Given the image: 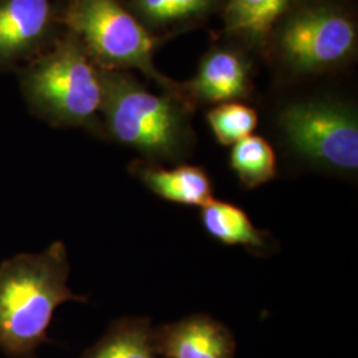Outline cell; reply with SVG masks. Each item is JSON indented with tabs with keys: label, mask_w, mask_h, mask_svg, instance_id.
I'll return each mask as SVG.
<instances>
[{
	"label": "cell",
	"mask_w": 358,
	"mask_h": 358,
	"mask_svg": "<svg viewBox=\"0 0 358 358\" xmlns=\"http://www.w3.org/2000/svg\"><path fill=\"white\" fill-rule=\"evenodd\" d=\"M69 269L63 242L0 264V350L6 356L35 358L38 346L51 341L47 332L56 308L88 301L69 289Z\"/></svg>",
	"instance_id": "obj_1"
},
{
	"label": "cell",
	"mask_w": 358,
	"mask_h": 358,
	"mask_svg": "<svg viewBox=\"0 0 358 358\" xmlns=\"http://www.w3.org/2000/svg\"><path fill=\"white\" fill-rule=\"evenodd\" d=\"M103 129L106 134L150 162H176L190 153L194 142L192 106L177 96L153 94L136 80L103 71Z\"/></svg>",
	"instance_id": "obj_2"
},
{
	"label": "cell",
	"mask_w": 358,
	"mask_h": 358,
	"mask_svg": "<svg viewBox=\"0 0 358 358\" xmlns=\"http://www.w3.org/2000/svg\"><path fill=\"white\" fill-rule=\"evenodd\" d=\"M31 110L53 127H94L103 106L101 69L72 34L22 80Z\"/></svg>",
	"instance_id": "obj_3"
},
{
	"label": "cell",
	"mask_w": 358,
	"mask_h": 358,
	"mask_svg": "<svg viewBox=\"0 0 358 358\" xmlns=\"http://www.w3.org/2000/svg\"><path fill=\"white\" fill-rule=\"evenodd\" d=\"M64 23L100 69H138L167 93L183 100L182 85L154 66L155 38L117 0H71Z\"/></svg>",
	"instance_id": "obj_4"
},
{
	"label": "cell",
	"mask_w": 358,
	"mask_h": 358,
	"mask_svg": "<svg viewBox=\"0 0 358 358\" xmlns=\"http://www.w3.org/2000/svg\"><path fill=\"white\" fill-rule=\"evenodd\" d=\"M279 128L294 153L315 166L357 171L358 122L352 106L334 100L289 103L279 115Z\"/></svg>",
	"instance_id": "obj_5"
},
{
	"label": "cell",
	"mask_w": 358,
	"mask_h": 358,
	"mask_svg": "<svg viewBox=\"0 0 358 358\" xmlns=\"http://www.w3.org/2000/svg\"><path fill=\"white\" fill-rule=\"evenodd\" d=\"M357 43L352 19L329 6H312L292 13L278 34L284 63L297 73H317L345 63Z\"/></svg>",
	"instance_id": "obj_6"
},
{
	"label": "cell",
	"mask_w": 358,
	"mask_h": 358,
	"mask_svg": "<svg viewBox=\"0 0 358 358\" xmlns=\"http://www.w3.org/2000/svg\"><path fill=\"white\" fill-rule=\"evenodd\" d=\"M159 358H234L236 341L230 329L208 315H192L154 329Z\"/></svg>",
	"instance_id": "obj_7"
},
{
	"label": "cell",
	"mask_w": 358,
	"mask_h": 358,
	"mask_svg": "<svg viewBox=\"0 0 358 358\" xmlns=\"http://www.w3.org/2000/svg\"><path fill=\"white\" fill-rule=\"evenodd\" d=\"M51 23L50 0H0V64L35 50Z\"/></svg>",
	"instance_id": "obj_8"
},
{
	"label": "cell",
	"mask_w": 358,
	"mask_h": 358,
	"mask_svg": "<svg viewBox=\"0 0 358 358\" xmlns=\"http://www.w3.org/2000/svg\"><path fill=\"white\" fill-rule=\"evenodd\" d=\"M248 72L234 52L214 51L206 56L192 83L182 85V97L194 103H223L248 96Z\"/></svg>",
	"instance_id": "obj_9"
},
{
	"label": "cell",
	"mask_w": 358,
	"mask_h": 358,
	"mask_svg": "<svg viewBox=\"0 0 358 358\" xmlns=\"http://www.w3.org/2000/svg\"><path fill=\"white\" fill-rule=\"evenodd\" d=\"M129 170L150 192L167 202L203 207L214 199V185L203 167L179 165L165 169L150 161H136Z\"/></svg>",
	"instance_id": "obj_10"
},
{
	"label": "cell",
	"mask_w": 358,
	"mask_h": 358,
	"mask_svg": "<svg viewBox=\"0 0 358 358\" xmlns=\"http://www.w3.org/2000/svg\"><path fill=\"white\" fill-rule=\"evenodd\" d=\"M199 217L206 232L219 243L241 245L255 255L268 251V232L256 229L248 214L238 206L213 199L201 207Z\"/></svg>",
	"instance_id": "obj_11"
},
{
	"label": "cell",
	"mask_w": 358,
	"mask_h": 358,
	"mask_svg": "<svg viewBox=\"0 0 358 358\" xmlns=\"http://www.w3.org/2000/svg\"><path fill=\"white\" fill-rule=\"evenodd\" d=\"M80 358H159L152 321L142 317L113 321L103 337Z\"/></svg>",
	"instance_id": "obj_12"
},
{
	"label": "cell",
	"mask_w": 358,
	"mask_h": 358,
	"mask_svg": "<svg viewBox=\"0 0 358 358\" xmlns=\"http://www.w3.org/2000/svg\"><path fill=\"white\" fill-rule=\"evenodd\" d=\"M230 166L244 189L252 190L276 177V155L267 140L251 134L232 145Z\"/></svg>",
	"instance_id": "obj_13"
},
{
	"label": "cell",
	"mask_w": 358,
	"mask_h": 358,
	"mask_svg": "<svg viewBox=\"0 0 358 358\" xmlns=\"http://www.w3.org/2000/svg\"><path fill=\"white\" fill-rule=\"evenodd\" d=\"M282 13L276 0H229L226 28L234 35L262 43Z\"/></svg>",
	"instance_id": "obj_14"
},
{
	"label": "cell",
	"mask_w": 358,
	"mask_h": 358,
	"mask_svg": "<svg viewBox=\"0 0 358 358\" xmlns=\"http://www.w3.org/2000/svg\"><path fill=\"white\" fill-rule=\"evenodd\" d=\"M215 0H130L131 13L146 27L183 23L208 13Z\"/></svg>",
	"instance_id": "obj_15"
},
{
	"label": "cell",
	"mask_w": 358,
	"mask_h": 358,
	"mask_svg": "<svg viewBox=\"0 0 358 358\" xmlns=\"http://www.w3.org/2000/svg\"><path fill=\"white\" fill-rule=\"evenodd\" d=\"M207 122L217 141L223 146H230L252 134L259 117L251 106L230 101L213 108L207 113Z\"/></svg>",
	"instance_id": "obj_16"
},
{
	"label": "cell",
	"mask_w": 358,
	"mask_h": 358,
	"mask_svg": "<svg viewBox=\"0 0 358 358\" xmlns=\"http://www.w3.org/2000/svg\"><path fill=\"white\" fill-rule=\"evenodd\" d=\"M289 1H291V0H276V3L279 4V7L282 8V13L285 11V8H287V6L289 4Z\"/></svg>",
	"instance_id": "obj_17"
}]
</instances>
